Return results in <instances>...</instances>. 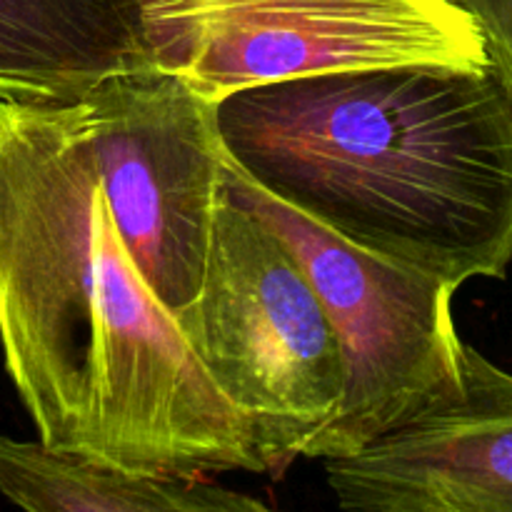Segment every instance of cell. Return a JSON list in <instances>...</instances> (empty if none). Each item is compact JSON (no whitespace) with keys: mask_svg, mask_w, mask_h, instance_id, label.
Segmentation results:
<instances>
[{"mask_svg":"<svg viewBox=\"0 0 512 512\" xmlns=\"http://www.w3.org/2000/svg\"><path fill=\"white\" fill-rule=\"evenodd\" d=\"M0 348L45 445L138 473H265L130 258L75 100H0Z\"/></svg>","mask_w":512,"mask_h":512,"instance_id":"6da1fadb","label":"cell"},{"mask_svg":"<svg viewBox=\"0 0 512 512\" xmlns=\"http://www.w3.org/2000/svg\"><path fill=\"white\" fill-rule=\"evenodd\" d=\"M218 133L255 185L368 253L458 288L508 275L512 100L490 65L295 75L225 95Z\"/></svg>","mask_w":512,"mask_h":512,"instance_id":"7a4b0ae2","label":"cell"},{"mask_svg":"<svg viewBox=\"0 0 512 512\" xmlns=\"http://www.w3.org/2000/svg\"><path fill=\"white\" fill-rule=\"evenodd\" d=\"M173 318L248 425L265 473L303 458L343 403L338 335L288 243L225 190L198 298Z\"/></svg>","mask_w":512,"mask_h":512,"instance_id":"3957f363","label":"cell"},{"mask_svg":"<svg viewBox=\"0 0 512 512\" xmlns=\"http://www.w3.org/2000/svg\"><path fill=\"white\" fill-rule=\"evenodd\" d=\"M223 190L288 243L308 273L343 353L345 390L303 458L358 453L460 380L458 285L348 243L255 185L223 150Z\"/></svg>","mask_w":512,"mask_h":512,"instance_id":"277c9868","label":"cell"},{"mask_svg":"<svg viewBox=\"0 0 512 512\" xmlns=\"http://www.w3.org/2000/svg\"><path fill=\"white\" fill-rule=\"evenodd\" d=\"M150 65L210 103L340 68H488L485 40L448 0H133Z\"/></svg>","mask_w":512,"mask_h":512,"instance_id":"5b68a950","label":"cell"},{"mask_svg":"<svg viewBox=\"0 0 512 512\" xmlns=\"http://www.w3.org/2000/svg\"><path fill=\"white\" fill-rule=\"evenodd\" d=\"M130 258L170 313L200 293L223 193L218 103L155 65L115 70L75 98Z\"/></svg>","mask_w":512,"mask_h":512,"instance_id":"8992f818","label":"cell"},{"mask_svg":"<svg viewBox=\"0 0 512 512\" xmlns=\"http://www.w3.org/2000/svg\"><path fill=\"white\" fill-rule=\"evenodd\" d=\"M323 465L343 510L512 512V373L463 343L453 388Z\"/></svg>","mask_w":512,"mask_h":512,"instance_id":"52a82bcc","label":"cell"},{"mask_svg":"<svg viewBox=\"0 0 512 512\" xmlns=\"http://www.w3.org/2000/svg\"><path fill=\"white\" fill-rule=\"evenodd\" d=\"M143 65L133 0H0V100L70 103Z\"/></svg>","mask_w":512,"mask_h":512,"instance_id":"ba28073f","label":"cell"},{"mask_svg":"<svg viewBox=\"0 0 512 512\" xmlns=\"http://www.w3.org/2000/svg\"><path fill=\"white\" fill-rule=\"evenodd\" d=\"M0 493L30 512H268L205 475H158L120 468L43 440L0 435Z\"/></svg>","mask_w":512,"mask_h":512,"instance_id":"9c48e42d","label":"cell"},{"mask_svg":"<svg viewBox=\"0 0 512 512\" xmlns=\"http://www.w3.org/2000/svg\"><path fill=\"white\" fill-rule=\"evenodd\" d=\"M465 10L485 40L490 68L512 100V0H448Z\"/></svg>","mask_w":512,"mask_h":512,"instance_id":"30bf717a","label":"cell"}]
</instances>
